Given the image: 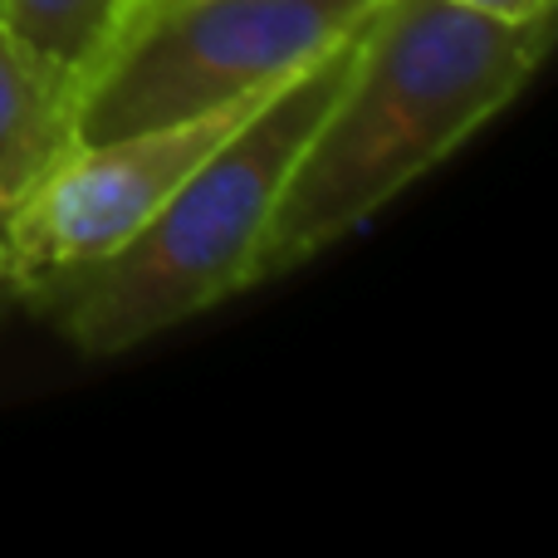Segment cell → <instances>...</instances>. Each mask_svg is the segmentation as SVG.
Instances as JSON below:
<instances>
[{
    "instance_id": "obj_2",
    "label": "cell",
    "mask_w": 558,
    "mask_h": 558,
    "mask_svg": "<svg viewBox=\"0 0 558 558\" xmlns=\"http://www.w3.org/2000/svg\"><path fill=\"white\" fill-rule=\"evenodd\" d=\"M357 35L279 84L118 255L29 304L84 357H113L255 284L275 202L353 64Z\"/></svg>"
},
{
    "instance_id": "obj_5",
    "label": "cell",
    "mask_w": 558,
    "mask_h": 558,
    "mask_svg": "<svg viewBox=\"0 0 558 558\" xmlns=\"http://www.w3.org/2000/svg\"><path fill=\"white\" fill-rule=\"evenodd\" d=\"M74 104L78 88L0 29V294H5V241L20 206L78 143Z\"/></svg>"
},
{
    "instance_id": "obj_3",
    "label": "cell",
    "mask_w": 558,
    "mask_h": 558,
    "mask_svg": "<svg viewBox=\"0 0 558 558\" xmlns=\"http://www.w3.org/2000/svg\"><path fill=\"white\" fill-rule=\"evenodd\" d=\"M377 5L383 0H137L78 84L74 137L98 143L275 94L357 35Z\"/></svg>"
},
{
    "instance_id": "obj_7",
    "label": "cell",
    "mask_w": 558,
    "mask_h": 558,
    "mask_svg": "<svg viewBox=\"0 0 558 558\" xmlns=\"http://www.w3.org/2000/svg\"><path fill=\"white\" fill-rule=\"evenodd\" d=\"M461 10H475L485 20H505V25H549L554 0H451Z\"/></svg>"
},
{
    "instance_id": "obj_1",
    "label": "cell",
    "mask_w": 558,
    "mask_h": 558,
    "mask_svg": "<svg viewBox=\"0 0 558 558\" xmlns=\"http://www.w3.org/2000/svg\"><path fill=\"white\" fill-rule=\"evenodd\" d=\"M544 49L549 25H505L451 0H383L279 192L255 284L353 235L471 143L520 98Z\"/></svg>"
},
{
    "instance_id": "obj_6",
    "label": "cell",
    "mask_w": 558,
    "mask_h": 558,
    "mask_svg": "<svg viewBox=\"0 0 558 558\" xmlns=\"http://www.w3.org/2000/svg\"><path fill=\"white\" fill-rule=\"evenodd\" d=\"M133 10L137 0H0V29L78 88Z\"/></svg>"
},
{
    "instance_id": "obj_4",
    "label": "cell",
    "mask_w": 558,
    "mask_h": 558,
    "mask_svg": "<svg viewBox=\"0 0 558 558\" xmlns=\"http://www.w3.org/2000/svg\"><path fill=\"white\" fill-rule=\"evenodd\" d=\"M265 98L270 94L241 98L231 108H211L182 123L74 143L49 167V177L10 226L5 294H20L29 304L49 284L118 255Z\"/></svg>"
}]
</instances>
